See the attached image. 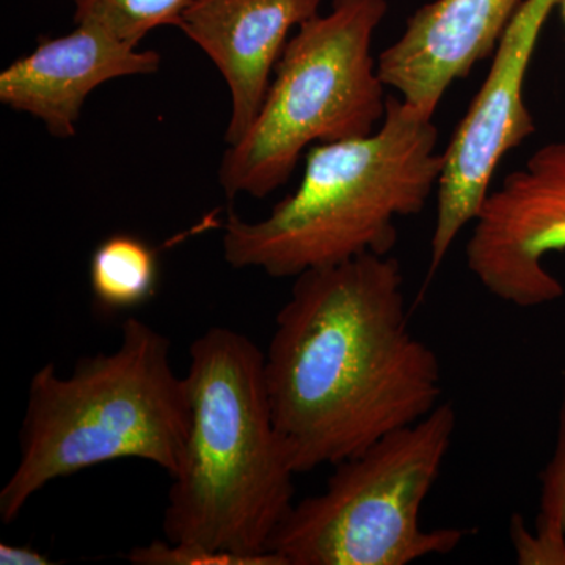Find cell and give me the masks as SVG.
I'll list each match as a JSON object with an SVG mask.
<instances>
[{
  "instance_id": "6da1fadb",
  "label": "cell",
  "mask_w": 565,
  "mask_h": 565,
  "mask_svg": "<svg viewBox=\"0 0 565 565\" xmlns=\"http://www.w3.org/2000/svg\"><path fill=\"white\" fill-rule=\"evenodd\" d=\"M264 353L296 475L344 462L440 404L437 353L412 330L401 263L356 256L294 278Z\"/></svg>"
},
{
  "instance_id": "7a4b0ae2",
  "label": "cell",
  "mask_w": 565,
  "mask_h": 565,
  "mask_svg": "<svg viewBox=\"0 0 565 565\" xmlns=\"http://www.w3.org/2000/svg\"><path fill=\"white\" fill-rule=\"evenodd\" d=\"M189 353L191 429L163 534L174 544L285 565L269 544L294 505L296 471L275 427L264 352L245 334L214 327Z\"/></svg>"
},
{
  "instance_id": "3957f363",
  "label": "cell",
  "mask_w": 565,
  "mask_h": 565,
  "mask_svg": "<svg viewBox=\"0 0 565 565\" xmlns=\"http://www.w3.org/2000/svg\"><path fill=\"white\" fill-rule=\"evenodd\" d=\"M438 140L433 117L388 96L370 136L315 145L299 188L267 217L230 215L223 258L234 269L296 278L366 253L390 255L397 218L419 214L437 193L445 161Z\"/></svg>"
},
{
  "instance_id": "277c9868",
  "label": "cell",
  "mask_w": 565,
  "mask_h": 565,
  "mask_svg": "<svg viewBox=\"0 0 565 565\" xmlns=\"http://www.w3.org/2000/svg\"><path fill=\"white\" fill-rule=\"evenodd\" d=\"M169 338L128 318L118 348L82 356L73 373L44 364L29 384L20 462L0 490L10 525L55 479L122 459L147 460L170 478L191 429L188 381L174 373Z\"/></svg>"
},
{
  "instance_id": "5b68a950",
  "label": "cell",
  "mask_w": 565,
  "mask_h": 565,
  "mask_svg": "<svg viewBox=\"0 0 565 565\" xmlns=\"http://www.w3.org/2000/svg\"><path fill=\"white\" fill-rule=\"evenodd\" d=\"M386 0H333L286 43L258 117L218 166L228 199H264L292 177L311 145L360 139L381 126L386 87L373 57Z\"/></svg>"
},
{
  "instance_id": "8992f818",
  "label": "cell",
  "mask_w": 565,
  "mask_h": 565,
  "mask_svg": "<svg viewBox=\"0 0 565 565\" xmlns=\"http://www.w3.org/2000/svg\"><path fill=\"white\" fill-rule=\"evenodd\" d=\"M457 416L440 403L337 465L326 489L294 504L270 539L285 565H407L448 555L460 527L424 530V501L455 438Z\"/></svg>"
},
{
  "instance_id": "52a82bcc",
  "label": "cell",
  "mask_w": 565,
  "mask_h": 565,
  "mask_svg": "<svg viewBox=\"0 0 565 565\" xmlns=\"http://www.w3.org/2000/svg\"><path fill=\"white\" fill-rule=\"evenodd\" d=\"M559 2L523 0L498 41L484 84L444 151L427 281L457 236L478 217L504 156L535 131L523 96L526 73L542 28Z\"/></svg>"
},
{
  "instance_id": "ba28073f",
  "label": "cell",
  "mask_w": 565,
  "mask_h": 565,
  "mask_svg": "<svg viewBox=\"0 0 565 565\" xmlns=\"http://www.w3.org/2000/svg\"><path fill=\"white\" fill-rule=\"evenodd\" d=\"M467 266L497 299L535 308L564 296L545 258L565 250V140L539 148L509 173L471 223Z\"/></svg>"
},
{
  "instance_id": "9c48e42d",
  "label": "cell",
  "mask_w": 565,
  "mask_h": 565,
  "mask_svg": "<svg viewBox=\"0 0 565 565\" xmlns=\"http://www.w3.org/2000/svg\"><path fill=\"white\" fill-rule=\"evenodd\" d=\"M523 0H434L377 57L385 87L433 117L446 92L493 55Z\"/></svg>"
},
{
  "instance_id": "30bf717a",
  "label": "cell",
  "mask_w": 565,
  "mask_h": 565,
  "mask_svg": "<svg viewBox=\"0 0 565 565\" xmlns=\"http://www.w3.org/2000/svg\"><path fill=\"white\" fill-rule=\"evenodd\" d=\"M98 25L76 24L68 35L41 40L36 50L0 73V103L70 139L82 109L99 85L161 68V54L139 51Z\"/></svg>"
},
{
  "instance_id": "8fae6325",
  "label": "cell",
  "mask_w": 565,
  "mask_h": 565,
  "mask_svg": "<svg viewBox=\"0 0 565 565\" xmlns=\"http://www.w3.org/2000/svg\"><path fill=\"white\" fill-rule=\"evenodd\" d=\"M323 0H196L180 31L221 71L232 96L228 147L252 128L292 29L319 13Z\"/></svg>"
},
{
  "instance_id": "7c38bea8",
  "label": "cell",
  "mask_w": 565,
  "mask_h": 565,
  "mask_svg": "<svg viewBox=\"0 0 565 565\" xmlns=\"http://www.w3.org/2000/svg\"><path fill=\"white\" fill-rule=\"evenodd\" d=\"M159 259L154 248L134 234H111L90 262L93 299L106 313L134 310L156 294Z\"/></svg>"
},
{
  "instance_id": "4fadbf2b",
  "label": "cell",
  "mask_w": 565,
  "mask_h": 565,
  "mask_svg": "<svg viewBox=\"0 0 565 565\" xmlns=\"http://www.w3.org/2000/svg\"><path fill=\"white\" fill-rule=\"evenodd\" d=\"M515 534L520 564L565 565V397L557 415L555 451L541 473V501L535 531L523 525Z\"/></svg>"
},
{
  "instance_id": "5bb4252c",
  "label": "cell",
  "mask_w": 565,
  "mask_h": 565,
  "mask_svg": "<svg viewBox=\"0 0 565 565\" xmlns=\"http://www.w3.org/2000/svg\"><path fill=\"white\" fill-rule=\"evenodd\" d=\"M196 0H73L76 24L98 25L126 43L139 46L154 29H180L182 14Z\"/></svg>"
},
{
  "instance_id": "9a60e30c",
  "label": "cell",
  "mask_w": 565,
  "mask_h": 565,
  "mask_svg": "<svg viewBox=\"0 0 565 565\" xmlns=\"http://www.w3.org/2000/svg\"><path fill=\"white\" fill-rule=\"evenodd\" d=\"M128 561L137 565H259L250 557L212 552L200 545L174 544L167 539L136 546L129 552Z\"/></svg>"
},
{
  "instance_id": "2e32d148",
  "label": "cell",
  "mask_w": 565,
  "mask_h": 565,
  "mask_svg": "<svg viewBox=\"0 0 565 565\" xmlns=\"http://www.w3.org/2000/svg\"><path fill=\"white\" fill-rule=\"evenodd\" d=\"M0 564L2 565H47L52 561L28 545L0 544Z\"/></svg>"
},
{
  "instance_id": "e0dca14e",
  "label": "cell",
  "mask_w": 565,
  "mask_h": 565,
  "mask_svg": "<svg viewBox=\"0 0 565 565\" xmlns=\"http://www.w3.org/2000/svg\"><path fill=\"white\" fill-rule=\"evenodd\" d=\"M559 7H561V11H563V20L565 22V0H561Z\"/></svg>"
}]
</instances>
